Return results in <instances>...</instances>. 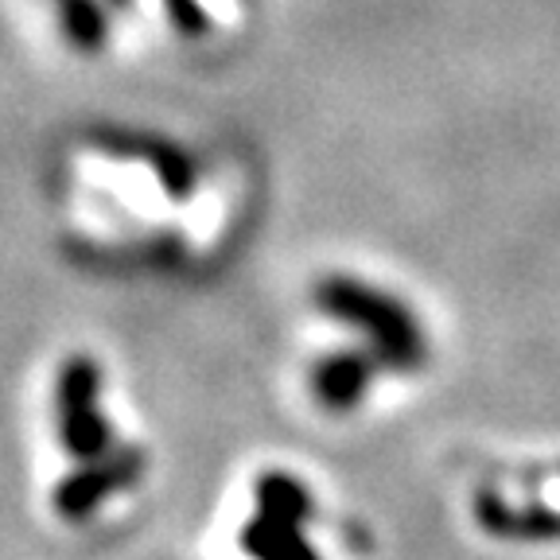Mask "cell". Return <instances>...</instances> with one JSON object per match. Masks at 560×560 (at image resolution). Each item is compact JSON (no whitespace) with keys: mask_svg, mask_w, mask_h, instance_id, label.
I'll return each instance as SVG.
<instances>
[{"mask_svg":"<svg viewBox=\"0 0 560 560\" xmlns=\"http://www.w3.org/2000/svg\"><path fill=\"white\" fill-rule=\"evenodd\" d=\"M55 12H59L62 27H67V39L79 51H102L105 39H109V16L97 0H51Z\"/></svg>","mask_w":560,"mask_h":560,"instance_id":"6da1fadb","label":"cell"}]
</instances>
